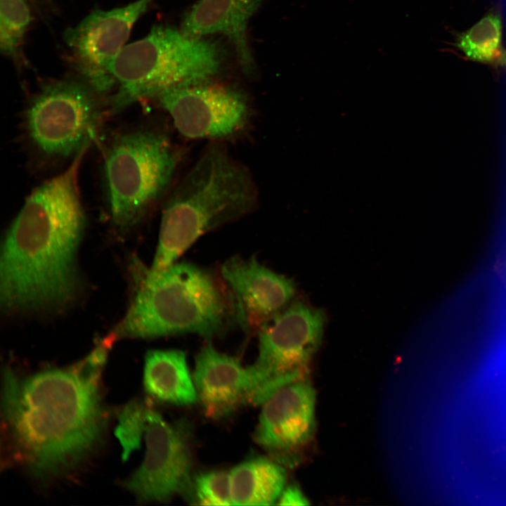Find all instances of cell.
<instances>
[{
    "label": "cell",
    "instance_id": "6da1fadb",
    "mask_svg": "<svg viewBox=\"0 0 506 506\" xmlns=\"http://www.w3.org/2000/svg\"><path fill=\"white\" fill-rule=\"evenodd\" d=\"M88 148L28 196L9 228L0 268L6 309L58 308L73 298L76 254L85 222L79 173Z\"/></svg>",
    "mask_w": 506,
    "mask_h": 506
},
{
    "label": "cell",
    "instance_id": "7a4b0ae2",
    "mask_svg": "<svg viewBox=\"0 0 506 506\" xmlns=\"http://www.w3.org/2000/svg\"><path fill=\"white\" fill-rule=\"evenodd\" d=\"M100 355L85 366L44 370L24 379L4 372L6 419L34 474L67 470L100 439L104 415L95 370Z\"/></svg>",
    "mask_w": 506,
    "mask_h": 506
},
{
    "label": "cell",
    "instance_id": "3957f363",
    "mask_svg": "<svg viewBox=\"0 0 506 506\" xmlns=\"http://www.w3.org/2000/svg\"><path fill=\"white\" fill-rule=\"evenodd\" d=\"M258 199L247 167L219 141L209 143L169 193L149 269L168 268L200 236L250 213Z\"/></svg>",
    "mask_w": 506,
    "mask_h": 506
},
{
    "label": "cell",
    "instance_id": "277c9868",
    "mask_svg": "<svg viewBox=\"0 0 506 506\" xmlns=\"http://www.w3.org/2000/svg\"><path fill=\"white\" fill-rule=\"evenodd\" d=\"M239 323L236 301L225 283L190 263L143 273L134 298L117 332L152 338L195 333L209 339Z\"/></svg>",
    "mask_w": 506,
    "mask_h": 506
},
{
    "label": "cell",
    "instance_id": "5b68a950",
    "mask_svg": "<svg viewBox=\"0 0 506 506\" xmlns=\"http://www.w3.org/2000/svg\"><path fill=\"white\" fill-rule=\"evenodd\" d=\"M215 44L182 30L157 25L143 38L124 46L109 66L115 88L112 111L175 86L209 80L220 67Z\"/></svg>",
    "mask_w": 506,
    "mask_h": 506
},
{
    "label": "cell",
    "instance_id": "8992f818",
    "mask_svg": "<svg viewBox=\"0 0 506 506\" xmlns=\"http://www.w3.org/2000/svg\"><path fill=\"white\" fill-rule=\"evenodd\" d=\"M179 157L167 136L155 130L131 131L113 141L106 153L104 175L116 226L135 225L167 194Z\"/></svg>",
    "mask_w": 506,
    "mask_h": 506
},
{
    "label": "cell",
    "instance_id": "52a82bcc",
    "mask_svg": "<svg viewBox=\"0 0 506 506\" xmlns=\"http://www.w3.org/2000/svg\"><path fill=\"white\" fill-rule=\"evenodd\" d=\"M96 93L76 80L45 84L25 112L26 132L34 148L48 157H66L89 145L101 119Z\"/></svg>",
    "mask_w": 506,
    "mask_h": 506
},
{
    "label": "cell",
    "instance_id": "ba28073f",
    "mask_svg": "<svg viewBox=\"0 0 506 506\" xmlns=\"http://www.w3.org/2000/svg\"><path fill=\"white\" fill-rule=\"evenodd\" d=\"M189 433L185 422H168L147 407L143 431L145 457L126 481V487L141 500L164 502L179 495L195 503Z\"/></svg>",
    "mask_w": 506,
    "mask_h": 506
},
{
    "label": "cell",
    "instance_id": "9c48e42d",
    "mask_svg": "<svg viewBox=\"0 0 506 506\" xmlns=\"http://www.w3.org/2000/svg\"><path fill=\"white\" fill-rule=\"evenodd\" d=\"M325 323L322 310L297 302L259 329L254 365L265 378L268 397L280 387L310 375Z\"/></svg>",
    "mask_w": 506,
    "mask_h": 506
},
{
    "label": "cell",
    "instance_id": "30bf717a",
    "mask_svg": "<svg viewBox=\"0 0 506 506\" xmlns=\"http://www.w3.org/2000/svg\"><path fill=\"white\" fill-rule=\"evenodd\" d=\"M156 98L179 134L191 139L230 138L246 127L251 115L242 91L209 80L175 86Z\"/></svg>",
    "mask_w": 506,
    "mask_h": 506
},
{
    "label": "cell",
    "instance_id": "8fae6325",
    "mask_svg": "<svg viewBox=\"0 0 506 506\" xmlns=\"http://www.w3.org/2000/svg\"><path fill=\"white\" fill-rule=\"evenodd\" d=\"M316 403L310 375L280 387L262 403L254 440L285 467L298 465L315 438Z\"/></svg>",
    "mask_w": 506,
    "mask_h": 506
},
{
    "label": "cell",
    "instance_id": "7c38bea8",
    "mask_svg": "<svg viewBox=\"0 0 506 506\" xmlns=\"http://www.w3.org/2000/svg\"><path fill=\"white\" fill-rule=\"evenodd\" d=\"M151 1L138 0L109 11H94L64 33L70 62L96 93H106L113 88L109 66Z\"/></svg>",
    "mask_w": 506,
    "mask_h": 506
},
{
    "label": "cell",
    "instance_id": "4fadbf2b",
    "mask_svg": "<svg viewBox=\"0 0 506 506\" xmlns=\"http://www.w3.org/2000/svg\"><path fill=\"white\" fill-rule=\"evenodd\" d=\"M193 378L199 401L207 415L220 418L242 405H262L266 382L254 364L244 366L236 358L207 344L195 358Z\"/></svg>",
    "mask_w": 506,
    "mask_h": 506
},
{
    "label": "cell",
    "instance_id": "5bb4252c",
    "mask_svg": "<svg viewBox=\"0 0 506 506\" xmlns=\"http://www.w3.org/2000/svg\"><path fill=\"white\" fill-rule=\"evenodd\" d=\"M221 275L238 309L240 325L261 328L291 302L294 282L260 264L255 258L232 257L221 268Z\"/></svg>",
    "mask_w": 506,
    "mask_h": 506
},
{
    "label": "cell",
    "instance_id": "9a60e30c",
    "mask_svg": "<svg viewBox=\"0 0 506 506\" xmlns=\"http://www.w3.org/2000/svg\"><path fill=\"white\" fill-rule=\"evenodd\" d=\"M263 0H198L187 13L181 30L195 37L219 33L234 46L242 69H252L247 27Z\"/></svg>",
    "mask_w": 506,
    "mask_h": 506
},
{
    "label": "cell",
    "instance_id": "2e32d148",
    "mask_svg": "<svg viewBox=\"0 0 506 506\" xmlns=\"http://www.w3.org/2000/svg\"><path fill=\"white\" fill-rule=\"evenodd\" d=\"M143 382L153 398L179 406L197 401L185 353L179 350L150 351L145 357Z\"/></svg>",
    "mask_w": 506,
    "mask_h": 506
},
{
    "label": "cell",
    "instance_id": "e0dca14e",
    "mask_svg": "<svg viewBox=\"0 0 506 506\" xmlns=\"http://www.w3.org/2000/svg\"><path fill=\"white\" fill-rule=\"evenodd\" d=\"M232 505H271L286 486V467L272 458L258 457L229 472Z\"/></svg>",
    "mask_w": 506,
    "mask_h": 506
},
{
    "label": "cell",
    "instance_id": "ac0fdd59",
    "mask_svg": "<svg viewBox=\"0 0 506 506\" xmlns=\"http://www.w3.org/2000/svg\"><path fill=\"white\" fill-rule=\"evenodd\" d=\"M502 20L493 11L460 34L455 45L467 59L506 70V48L502 44Z\"/></svg>",
    "mask_w": 506,
    "mask_h": 506
},
{
    "label": "cell",
    "instance_id": "d6986e66",
    "mask_svg": "<svg viewBox=\"0 0 506 506\" xmlns=\"http://www.w3.org/2000/svg\"><path fill=\"white\" fill-rule=\"evenodd\" d=\"M33 18L30 0H0V49L13 59L21 57L25 34Z\"/></svg>",
    "mask_w": 506,
    "mask_h": 506
},
{
    "label": "cell",
    "instance_id": "ffe728a7",
    "mask_svg": "<svg viewBox=\"0 0 506 506\" xmlns=\"http://www.w3.org/2000/svg\"><path fill=\"white\" fill-rule=\"evenodd\" d=\"M195 504L232 505L229 473L212 471L194 477Z\"/></svg>",
    "mask_w": 506,
    "mask_h": 506
},
{
    "label": "cell",
    "instance_id": "44dd1931",
    "mask_svg": "<svg viewBox=\"0 0 506 506\" xmlns=\"http://www.w3.org/2000/svg\"><path fill=\"white\" fill-rule=\"evenodd\" d=\"M146 409L147 406L144 404L134 402L126 406L119 415L116 434L123 447L124 458L140 444Z\"/></svg>",
    "mask_w": 506,
    "mask_h": 506
},
{
    "label": "cell",
    "instance_id": "7402d4cb",
    "mask_svg": "<svg viewBox=\"0 0 506 506\" xmlns=\"http://www.w3.org/2000/svg\"><path fill=\"white\" fill-rule=\"evenodd\" d=\"M280 505H309V500L303 491L294 484L285 486L278 500Z\"/></svg>",
    "mask_w": 506,
    "mask_h": 506
}]
</instances>
